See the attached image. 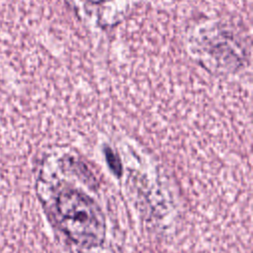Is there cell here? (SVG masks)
<instances>
[{
    "mask_svg": "<svg viewBox=\"0 0 253 253\" xmlns=\"http://www.w3.org/2000/svg\"><path fill=\"white\" fill-rule=\"evenodd\" d=\"M55 217L69 238L85 247L101 243L104 235L102 213L95 202L75 189L61 190L55 199Z\"/></svg>",
    "mask_w": 253,
    "mask_h": 253,
    "instance_id": "obj_1",
    "label": "cell"
},
{
    "mask_svg": "<svg viewBox=\"0 0 253 253\" xmlns=\"http://www.w3.org/2000/svg\"><path fill=\"white\" fill-rule=\"evenodd\" d=\"M106 158H107V161H108L110 167L112 168V170L117 175H119L121 172V165H120V161H119L118 157L113 153L112 150L108 149L106 152Z\"/></svg>",
    "mask_w": 253,
    "mask_h": 253,
    "instance_id": "obj_2",
    "label": "cell"
},
{
    "mask_svg": "<svg viewBox=\"0 0 253 253\" xmlns=\"http://www.w3.org/2000/svg\"><path fill=\"white\" fill-rule=\"evenodd\" d=\"M88 1H90V2H92V3H95V4H99V3L107 2V1H109V0H88Z\"/></svg>",
    "mask_w": 253,
    "mask_h": 253,
    "instance_id": "obj_3",
    "label": "cell"
}]
</instances>
